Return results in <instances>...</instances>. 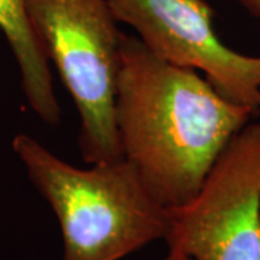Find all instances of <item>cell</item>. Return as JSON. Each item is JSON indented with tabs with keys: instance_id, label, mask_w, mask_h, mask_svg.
Listing matches in <instances>:
<instances>
[{
	"instance_id": "6da1fadb",
	"label": "cell",
	"mask_w": 260,
	"mask_h": 260,
	"mask_svg": "<svg viewBox=\"0 0 260 260\" xmlns=\"http://www.w3.org/2000/svg\"><path fill=\"white\" fill-rule=\"evenodd\" d=\"M116 126L123 158L167 208L191 201L253 110L227 100L195 70L121 38Z\"/></svg>"
},
{
	"instance_id": "7a4b0ae2",
	"label": "cell",
	"mask_w": 260,
	"mask_h": 260,
	"mask_svg": "<svg viewBox=\"0 0 260 260\" xmlns=\"http://www.w3.org/2000/svg\"><path fill=\"white\" fill-rule=\"evenodd\" d=\"M12 148L58 218L62 260H120L167 239L171 208L124 158L77 168L26 133L16 135Z\"/></svg>"
},
{
	"instance_id": "3957f363",
	"label": "cell",
	"mask_w": 260,
	"mask_h": 260,
	"mask_svg": "<svg viewBox=\"0 0 260 260\" xmlns=\"http://www.w3.org/2000/svg\"><path fill=\"white\" fill-rule=\"evenodd\" d=\"M32 28L80 114L83 159H123L116 126L121 34L107 0H28Z\"/></svg>"
},
{
	"instance_id": "277c9868",
	"label": "cell",
	"mask_w": 260,
	"mask_h": 260,
	"mask_svg": "<svg viewBox=\"0 0 260 260\" xmlns=\"http://www.w3.org/2000/svg\"><path fill=\"white\" fill-rule=\"evenodd\" d=\"M169 256L260 260V123L227 145L195 197L171 208Z\"/></svg>"
},
{
	"instance_id": "5b68a950",
	"label": "cell",
	"mask_w": 260,
	"mask_h": 260,
	"mask_svg": "<svg viewBox=\"0 0 260 260\" xmlns=\"http://www.w3.org/2000/svg\"><path fill=\"white\" fill-rule=\"evenodd\" d=\"M117 22L138 32L155 56L204 73L227 100L260 112V56L225 47L205 0H107Z\"/></svg>"
},
{
	"instance_id": "8992f818",
	"label": "cell",
	"mask_w": 260,
	"mask_h": 260,
	"mask_svg": "<svg viewBox=\"0 0 260 260\" xmlns=\"http://www.w3.org/2000/svg\"><path fill=\"white\" fill-rule=\"evenodd\" d=\"M0 30L18 62L29 107L48 124L58 123L61 110L54 90L49 59L32 28L28 0H0Z\"/></svg>"
},
{
	"instance_id": "52a82bcc",
	"label": "cell",
	"mask_w": 260,
	"mask_h": 260,
	"mask_svg": "<svg viewBox=\"0 0 260 260\" xmlns=\"http://www.w3.org/2000/svg\"><path fill=\"white\" fill-rule=\"evenodd\" d=\"M254 18L260 19V0H239Z\"/></svg>"
},
{
	"instance_id": "ba28073f",
	"label": "cell",
	"mask_w": 260,
	"mask_h": 260,
	"mask_svg": "<svg viewBox=\"0 0 260 260\" xmlns=\"http://www.w3.org/2000/svg\"><path fill=\"white\" fill-rule=\"evenodd\" d=\"M167 260H186V259H182V257H174V256H169V254H168Z\"/></svg>"
}]
</instances>
